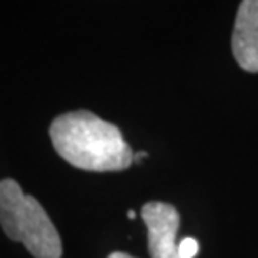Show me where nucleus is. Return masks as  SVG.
Here are the masks:
<instances>
[{"label": "nucleus", "mask_w": 258, "mask_h": 258, "mask_svg": "<svg viewBox=\"0 0 258 258\" xmlns=\"http://www.w3.org/2000/svg\"><path fill=\"white\" fill-rule=\"evenodd\" d=\"M50 139L65 162L87 172H122L134 163L135 153L120 128L87 110L57 117Z\"/></svg>", "instance_id": "f257e3e1"}, {"label": "nucleus", "mask_w": 258, "mask_h": 258, "mask_svg": "<svg viewBox=\"0 0 258 258\" xmlns=\"http://www.w3.org/2000/svg\"><path fill=\"white\" fill-rule=\"evenodd\" d=\"M0 225L10 240L22 241L35 258H60L62 240L47 212L12 178L0 182Z\"/></svg>", "instance_id": "f03ea898"}, {"label": "nucleus", "mask_w": 258, "mask_h": 258, "mask_svg": "<svg viewBox=\"0 0 258 258\" xmlns=\"http://www.w3.org/2000/svg\"><path fill=\"white\" fill-rule=\"evenodd\" d=\"M142 220L148 230V253L152 258H180L177 232L180 227L178 210L170 203L148 202L142 207Z\"/></svg>", "instance_id": "7ed1b4c3"}, {"label": "nucleus", "mask_w": 258, "mask_h": 258, "mask_svg": "<svg viewBox=\"0 0 258 258\" xmlns=\"http://www.w3.org/2000/svg\"><path fill=\"white\" fill-rule=\"evenodd\" d=\"M235 60L246 72H258V0H241L232 37Z\"/></svg>", "instance_id": "20e7f679"}, {"label": "nucleus", "mask_w": 258, "mask_h": 258, "mask_svg": "<svg viewBox=\"0 0 258 258\" xmlns=\"http://www.w3.org/2000/svg\"><path fill=\"white\" fill-rule=\"evenodd\" d=\"M199 253V241L195 238L186 237L180 241L178 245V255L180 258H195Z\"/></svg>", "instance_id": "39448f33"}, {"label": "nucleus", "mask_w": 258, "mask_h": 258, "mask_svg": "<svg viewBox=\"0 0 258 258\" xmlns=\"http://www.w3.org/2000/svg\"><path fill=\"white\" fill-rule=\"evenodd\" d=\"M108 258H134V256L128 253H123V251H115V253H112Z\"/></svg>", "instance_id": "423d86ee"}, {"label": "nucleus", "mask_w": 258, "mask_h": 258, "mask_svg": "<svg viewBox=\"0 0 258 258\" xmlns=\"http://www.w3.org/2000/svg\"><path fill=\"white\" fill-rule=\"evenodd\" d=\"M147 157H148L147 152H139V153H135V155H134V162H140L142 158H147Z\"/></svg>", "instance_id": "0eeeda50"}, {"label": "nucleus", "mask_w": 258, "mask_h": 258, "mask_svg": "<svg viewBox=\"0 0 258 258\" xmlns=\"http://www.w3.org/2000/svg\"><path fill=\"white\" fill-rule=\"evenodd\" d=\"M128 218H135V212L134 210H128Z\"/></svg>", "instance_id": "6e6552de"}]
</instances>
